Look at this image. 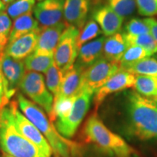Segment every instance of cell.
I'll return each mask as SVG.
<instances>
[{
  "label": "cell",
  "instance_id": "3",
  "mask_svg": "<svg viewBox=\"0 0 157 157\" xmlns=\"http://www.w3.org/2000/svg\"><path fill=\"white\" fill-rule=\"evenodd\" d=\"M87 142L92 143L109 157H135V151L117 133L105 126L97 113H93L84 126Z\"/></svg>",
  "mask_w": 157,
  "mask_h": 157
},
{
  "label": "cell",
  "instance_id": "17",
  "mask_svg": "<svg viewBox=\"0 0 157 157\" xmlns=\"http://www.w3.org/2000/svg\"><path fill=\"white\" fill-rule=\"evenodd\" d=\"M105 36H101L80 48L75 64L85 70L94 63L103 57V45Z\"/></svg>",
  "mask_w": 157,
  "mask_h": 157
},
{
  "label": "cell",
  "instance_id": "41",
  "mask_svg": "<svg viewBox=\"0 0 157 157\" xmlns=\"http://www.w3.org/2000/svg\"><path fill=\"white\" fill-rule=\"evenodd\" d=\"M38 1H39V2H40V1H42V0H38Z\"/></svg>",
  "mask_w": 157,
  "mask_h": 157
},
{
  "label": "cell",
  "instance_id": "23",
  "mask_svg": "<svg viewBox=\"0 0 157 157\" xmlns=\"http://www.w3.org/2000/svg\"><path fill=\"white\" fill-rule=\"evenodd\" d=\"M76 96L58 98L54 99L52 115L50 117V121H56L67 118L73 108Z\"/></svg>",
  "mask_w": 157,
  "mask_h": 157
},
{
  "label": "cell",
  "instance_id": "42",
  "mask_svg": "<svg viewBox=\"0 0 157 157\" xmlns=\"http://www.w3.org/2000/svg\"><path fill=\"white\" fill-rule=\"evenodd\" d=\"M0 111H1V110H0Z\"/></svg>",
  "mask_w": 157,
  "mask_h": 157
},
{
  "label": "cell",
  "instance_id": "10",
  "mask_svg": "<svg viewBox=\"0 0 157 157\" xmlns=\"http://www.w3.org/2000/svg\"><path fill=\"white\" fill-rule=\"evenodd\" d=\"M9 105L14 117L15 122L21 132L33 144L38 147L47 156L51 157L52 149L50 143L34 124L19 111L17 101H10Z\"/></svg>",
  "mask_w": 157,
  "mask_h": 157
},
{
  "label": "cell",
  "instance_id": "25",
  "mask_svg": "<svg viewBox=\"0 0 157 157\" xmlns=\"http://www.w3.org/2000/svg\"><path fill=\"white\" fill-rule=\"evenodd\" d=\"M129 46L140 47L146 50L150 56L157 52V44L151 34L141 35H129L123 33Z\"/></svg>",
  "mask_w": 157,
  "mask_h": 157
},
{
  "label": "cell",
  "instance_id": "30",
  "mask_svg": "<svg viewBox=\"0 0 157 157\" xmlns=\"http://www.w3.org/2000/svg\"><path fill=\"white\" fill-rule=\"evenodd\" d=\"M106 4L124 20L131 16L136 9V0H106Z\"/></svg>",
  "mask_w": 157,
  "mask_h": 157
},
{
  "label": "cell",
  "instance_id": "18",
  "mask_svg": "<svg viewBox=\"0 0 157 157\" xmlns=\"http://www.w3.org/2000/svg\"><path fill=\"white\" fill-rule=\"evenodd\" d=\"M83 68L77 65H74L63 74V78L58 98L75 96L81 91L82 88V77L84 73Z\"/></svg>",
  "mask_w": 157,
  "mask_h": 157
},
{
  "label": "cell",
  "instance_id": "11",
  "mask_svg": "<svg viewBox=\"0 0 157 157\" xmlns=\"http://www.w3.org/2000/svg\"><path fill=\"white\" fill-rule=\"evenodd\" d=\"M136 75L124 70H119L95 92L93 95V103L95 110L111 94L124 91L135 86Z\"/></svg>",
  "mask_w": 157,
  "mask_h": 157
},
{
  "label": "cell",
  "instance_id": "14",
  "mask_svg": "<svg viewBox=\"0 0 157 157\" xmlns=\"http://www.w3.org/2000/svg\"><path fill=\"white\" fill-rule=\"evenodd\" d=\"M68 25L63 21L52 26L41 29L34 53L44 56L54 55L60 37Z\"/></svg>",
  "mask_w": 157,
  "mask_h": 157
},
{
  "label": "cell",
  "instance_id": "32",
  "mask_svg": "<svg viewBox=\"0 0 157 157\" xmlns=\"http://www.w3.org/2000/svg\"><path fill=\"white\" fill-rule=\"evenodd\" d=\"M124 34L129 35H141L151 34L150 29L144 19L132 18L124 26Z\"/></svg>",
  "mask_w": 157,
  "mask_h": 157
},
{
  "label": "cell",
  "instance_id": "22",
  "mask_svg": "<svg viewBox=\"0 0 157 157\" xmlns=\"http://www.w3.org/2000/svg\"><path fill=\"white\" fill-rule=\"evenodd\" d=\"M135 91L144 97L154 99L157 98V77L137 75L134 86Z\"/></svg>",
  "mask_w": 157,
  "mask_h": 157
},
{
  "label": "cell",
  "instance_id": "6",
  "mask_svg": "<svg viewBox=\"0 0 157 157\" xmlns=\"http://www.w3.org/2000/svg\"><path fill=\"white\" fill-rule=\"evenodd\" d=\"M93 95L94 93L84 89L76 95L69 116L55 121V126L60 135L68 139L74 136L90 109Z\"/></svg>",
  "mask_w": 157,
  "mask_h": 157
},
{
  "label": "cell",
  "instance_id": "27",
  "mask_svg": "<svg viewBox=\"0 0 157 157\" xmlns=\"http://www.w3.org/2000/svg\"><path fill=\"white\" fill-rule=\"evenodd\" d=\"M127 71L135 75H143L157 77V60L154 58L147 57L133 65Z\"/></svg>",
  "mask_w": 157,
  "mask_h": 157
},
{
  "label": "cell",
  "instance_id": "13",
  "mask_svg": "<svg viewBox=\"0 0 157 157\" xmlns=\"http://www.w3.org/2000/svg\"><path fill=\"white\" fill-rule=\"evenodd\" d=\"M94 6L92 10V18L99 25L104 36L108 37L119 33L124 22L122 17L106 3H99Z\"/></svg>",
  "mask_w": 157,
  "mask_h": 157
},
{
  "label": "cell",
  "instance_id": "24",
  "mask_svg": "<svg viewBox=\"0 0 157 157\" xmlns=\"http://www.w3.org/2000/svg\"><path fill=\"white\" fill-rule=\"evenodd\" d=\"M150 56L148 52L140 47L129 46L119 60V68L120 70L127 71L142 59Z\"/></svg>",
  "mask_w": 157,
  "mask_h": 157
},
{
  "label": "cell",
  "instance_id": "31",
  "mask_svg": "<svg viewBox=\"0 0 157 157\" xmlns=\"http://www.w3.org/2000/svg\"><path fill=\"white\" fill-rule=\"evenodd\" d=\"M36 0H15L7 7V13L11 19L15 20L28 12L32 11Z\"/></svg>",
  "mask_w": 157,
  "mask_h": 157
},
{
  "label": "cell",
  "instance_id": "33",
  "mask_svg": "<svg viewBox=\"0 0 157 157\" xmlns=\"http://www.w3.org/2000/svg\"><path fill=\"white\" fill-rule=\"evenodd\" d=\"M136 7L142 16L153 17L157 15V0H136Z\"/></svg>",
  "mask_w": 157,
  "mask_h": 157
},
{
  "label": "cell",
  "instance_id": "26",
  "mask_svg": "<svg viewBox=\"0 0 157 157\" xmlns=\"http://www.w3.org/2000/svg\"><path fill=\"white\" fill-rule=\"evenodd\" d=\"M101 34H103L99 25L93 18L90 19L86 22L81 30L77 39V46L78 50L86 43L91 42L97 39Z\"/></svg>",
  "mask_w": 157,
  "mask_h": 157
},
{
  "label": "cell",
  "instance_id": "2",
  "mask_svg": "<svg viewBox=\"0 0 157 157\" xmlns=\"http://www.w3.org/2000/svg\"><path fill=\"white\" fill-rule=\"evenodd\" d=\"M17 103L21 112L44 135L56 156L76 157L78 154V145L60 135L43 109L21 93L17 94Z\"/></svg>",
  "mask_w": 157,
  "mask_h": 157
},
{
  "label": "cell",
  "instance_id": "39",
  "mask_svg": "<svg viewBox=\"0 0 157 157\" xmlns=\"http://www.w3.org/2000/svg\"><path fill=\"white\" fill-rule=\"evenodd\" d=\"M152 101H154V102L155 103H156V106H157V98H154V99H151Z\"/></svg>",
  "mask_w": 157,
  "mask_h": 157
},
{
  "label": "cell",
  "instance_id": "35",
  "mask_svg": "<svg viewBox=\"0 0 157 157\" xmlns=\"http://www.w3.org/2000/svg\"><path fill=\"white\" fill-rule=\"evenodd\" d=\"M144 20L150 29L151 34L157 44V21L153 17H148Z\"/></svg>",
  "mask_w": 157,
  "mask_h": 157
},
{
  "label": "cell",
  "instance_id": "9",
  "mask_svg": "<svg viewBox=\"0 0 157 157\" xmlns=\"http://www.w3.org/2000/svg\"><path fill=\"white\" fill-rule=\"evenodd\" d=\"M0 68L3 76L5 97L10 102L26 71L24 60H16L5 53L0 60Z\"/></svg>",
  "mask_w": 157,
  "mask_h": 157
},
{
  "label": "cell",
  "instance_id": "40",
  "mask_svg": "<svg viewBox=\"0 0 157 157\" xmlns=\"http://www.w3.org/2000/svg\"><path fill=\"white\" fill-rule=\"evenodd\" d=\"M5 157H12L10 156H7V155H5Z\"/></svg>",
  "mask_w": 157,
  "mask_h": 157
},
{
  "label": "cell",
  "instance_id": "21",
  "mask_svg": "<svg viewBox=\"0 0 157 157\" xmlns=\"http://www.w3.org/2000/svg\"><path fill=\"white\" fill-rule=\"evenodd\" d=\"M54 63V55H38L33 52L24 60L25 70L38 73H46Z\"/></svg>",
  "mask_w": 157,
  "mask_h": 157
},
{
  "label": "cell",
  "instance_id": "28",
  "mask_svg": "<svg viewBox=\"0 0 157 157\" xmlns=\"http://www.w3.org/2000/svg\"><path fill=\"white\" fill-rule=\"evenodd\" d=\"M45 75H46L45 83L47 87L54 96V98H56L58 95L61 87L63 74L54 63L47 71Z\"/></svg>",
  "mask_w": 157,
  "mask_h": 157
},
{
  "label": "cell",
  "instance_id": "29",
  "mask_svg": "<svg viewBox=\"0 0 157 157\" xmlns=\"http://www.w3.org/2000/svg\"><path fill=\"white\" fill-rule=\"evenodd\" d=\"M12 25L13 23L7 11L0 13V60L5 55L9 43Z\"/></svg>",
  "mask_w": 157,
  "mask_h": 157
},
{
  "label": "cell",
  "instance_id": "12",
  "mask_svg": "<svg viewBox=\"0 0 157 157\" xmlns=\"http://www.w3.org/2000/svg\"><path fill=\"white\" fill-rule=\"evenodd\" d=\"M65 0H42L34 6L33 11L40 29L62 22Z\"/></svg>",
  "mask_w": 157,
  "mask_h": 157
},
{
  "label": "cell",
  "instance_id": "7",
  "mask_svg": "<svg viewBox=\"0 0 157 157\" xmlns=\"http://www.w3.org/2000/svg\"><path fill=\"white\" fill-rule=\"evenodd\" d=\"M79 30L72 25L65 29L54 54V63L63 74L69 70L75 63L78 48L77 39Z\"/></svg>",
  "mask_w": 157,
  "mask_h": 157
},
{
  "label": "cell",
  "instance_id": "34",
  "mask_svg": "<svg viewBox=\"0 0 157 157\" xmlns=\"http://www.w3.org/2000/svg\"><path fill=\"white\" fill-rule=\"evenodd\" d=\"M10 102L7 101L5 97V85H4V79L1 68H0V110L7 105Z\"/></svg>",
  "mask_w": 157,
  "mask_h": 157
},
{
  "label": "cell",
  "instance_id": "15",
  "mask_svg": "<svg viewBox=\"0 0 157 157\" xmlns=\"http://www.w3.org/2000/svg\"><path fill=\"white\" fill-rule=\"evenodd\" d=\"M91 6L90 0H65V22L80 31L87 22Z\"/></svg>",
  "mask_w": 157,
  "mask_h": 157
},
{
  "label": "cell",
  "instance_id": "19",
  "mask_svg": "<svg viewBox=\"0 0 157 157\" xmlns=\"http://www.w3.org/2000/svg\"><path fill=\"white\" fill-rule=\"evenodd\" d=\"M129 48L124 34L119 32L105 38L103 45V58L119 63L121 57Z\"/></svg>",
  "mask_w": 157,
  "mask_h": 157
},
{
  "label": "cell",
  "instance_id": "8",
  "mask_svg": "<svg viewBox=\"0 0 157 157\" xmlns=\"http://www.w3.org/2000/svg\"><path fill=\"white\" fill-rule=\"evenodd\" d=\"M119 70V63L109 61L102 57L84 71L82 90H89L95 94L100 87Z\"/></svg>",
  "mask_w": 157,
  "mask_h": 157
},
{
  "label": "cell",
  "instance_id": "16",
  "mask_svg": "<svg viewBox=\"0 0 157 157\" xmlns=\"http://www.w3.org/2000/svg\"><path fill=\"white\" fill-rule=\"evenodd\" d=\"M40 29L33 31L7 44L5 53L19 60H25L36 50Z\"/></svg>",
  "mask_w": 157,
  "mask_h": 157
},
{
  "label": "cell",
  "instance_id": "38",
  "mask_svg": "<svg viewBox=\"0 0 157 157\" xmlns=\"http://www.w3.org/2000/svg\"><path fill=\"white\" fill-rule=\"evenodd\" d=\"M2 1L3 2L5 3V5L7 6V5H9L10 4L13 2L15 1V0H2Z\"/></svg>",
  "mask_w": 157,
  "mask_h": 157
},
{
  "label": "cell",
  "instance_id": "37",
  "mask_svg": "<svg viewBox=\"0 0 157 157\" xmlns=\"http://www.w3.org/2000/svg\"><path fill=\"white\" fill-rule=\"evenodd\" d=\"M101 1H102V0H90V2H91L92 5H98V4L101 3Z\"/></svg>",
  "mask_w": 157,
  "mask_h": 157
},
{
  "label": "cell",
  "instance_id": "1",
  "mask_svg": "<svg viewBox=\"0 0 157 157\" xmlns=\"http://www.w3.org/2000/svg\"><path fill=\"white\" fill-rule=\"evenodd\" d=\"M118 129L130 140H157L156 103L134 90L126 92L122 110L119 112Z\"/></svg>",
  "mask_w": 157,
  "mask_h": 157
},
{
  "label": "cell",
  "instance_id": "36",
  "mask_svg": "<svg viewBox=\"0 0 157 157\" xmlns=\"http://www.w3.org/2000/svg\"><path fill=\"white\" fill-rule=\"evenodd\" d=\"M6 8V5L5 3L3 2L2 0H0V13H2V11H5Z\"/></svg>",
  "mask_w": 157,
  "mask_h": 157
},
{
  "label": "cell",
  "instance_id": "20",
  "mask_svg": "<svg viewBox=\"0 0 157 157\" xmlns=\"http://www.w3.org/2000/svg\"><path fill=\"white\" fill-rule=\"evenodd\" d=\"M39 29H40L39 23L33 17L32 11L28 12L14 20L12 25L9 43Z\"/></svg>",
  "mask_w": 157,
  "mask_h": 157
},
{
  "label": "cell",
  "instance_id": "4",
  "mask_svg": "<svg viewBox=\"0 0 157 157\" xmlns=\"http://www.w3.org/2000/svg\"><path fill=\"white\" fill-rule=\"evenodd\" d=\"M0 148L12 157H48L21 132L9 103L0 111Z\"/></svg>",
  "mask_w": 157,
  "mask_h": 157
},
{
  "label": "cell",
  "instance_id": "5",
  "mask_svg": "<svg viewBox=\"0 0 157 157\" xmlns=\"http://www.w3.org/2000/svg\"><path fill=\"white\" fill-rule=\"evenodd\" d=\"M19 89L51 117L54 96L49 91L42 74L26 71L20 84Z\"/></svg>",
  "mask_w": 157,
  "mask_h": 157
}]
</instances>
